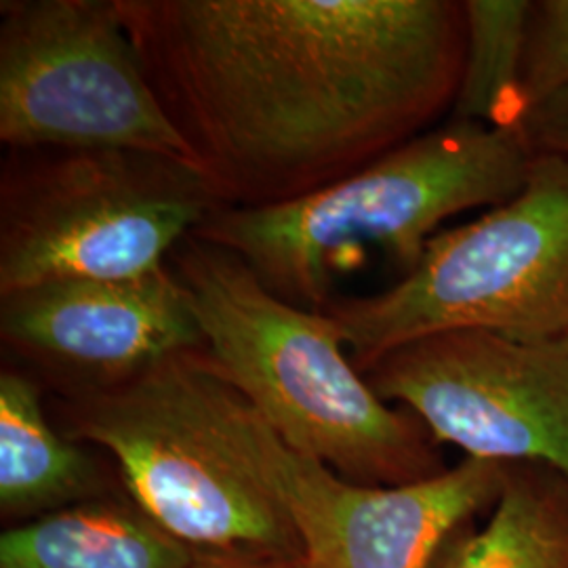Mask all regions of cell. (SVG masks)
I'll list each match as a JSON object with an SVG mask.
<instances>
[{"mask_svg": "<svg viewBox=\"0 0 568 568\" xmlns=\"http://www.w3.org/2000/svg\"><path fill=\"white\" fill-rule=\"evenodd\" d=\"M464 13L466 55L450 119L490 126L520 124L532 2L467 0Z\"/></svg>", "mask_w": 568, "mask_h": 568, "instance_id": "obj_14", "label": "cell"}, {"mask_svg": "<svg viewBox=\"0 0 568 568\" xmlns=\"http://www.w3.org/2000/svg\"><path fill=\"white\" fill-rule=\"evenodd\" d=\"M196 560L131 499L98 497L0 537V568H194Z\"/></svg>", "mask_w": 568, "mask_h": 568, "instance_id": "obj_11", "label": "cell"}, {"mask_svg": "<svg viewBox=\"0 0 568 568\" xmlns=\"http://www.w3.org/2000/svg\"><path fill=\"white\" fill-rule=\"evenodd\" d=\"M185 365L209 422L283 509L304 568H432L506 483L508 466L471 457L398 487L345 480L288 447L206 363L203 347L187 352Z\"/></svg>", "mask_w": 568, "mask_h": 568, "instance_id": "obj_7", "label": "cell"}, {"mask_svg": "<svg viewBox=\"0 0 568 568\" xmlns=\"http://www.w3.org/2000/svg\"><path fill=\"white\" fill-rule=\"evenodd\" d=\"M224 206L305 199L422 135L466 55L453 0H119Z\"/></svg>", "mask_w": 568, "mask_h": 568, "instance_id": "obj_1", "label": "cell"}, {"mask_svg": "<svg viewBox=\"0 0 568 568\" xmlns=\"http://www.w3.org/2000/svg\"><path fill=\"white\" fill-rule=\"evenodd\" d=\"M2 344L79 392L121 386L204 347L187 288L171 265L121 281H58L0 295Z\"/></svg>", "mask_w": 568, "mask_h": 568, "instance_id": "obj_10", "label": "cell"}, {"mask_svg": "<svg viewBox=\"0 0 568 568\" xmlns=\"http://www.w3.org/2000/svg\"><path fill=\"white\" fill-rule=\"evenodd\" d=\"M100 469L77 440L51 426L37 384L0 373V508L39 518L98 499Z\"/></svg>", "mask_w": 568, "mask_h": 568, "instance_id": "obj_12", "label": "cell"}, {"mask_svg": "<svg viewBox=\"0 0 568 568\" xmlns=\"http://www.w3.org/2000/svg\"><path fill=\"white\" fill-rule=\"evenodd\" d=\"M325 312L361 373L387 352L445 331L567 335L568 159L537 154L508 203L438 232L394 286L335 297Z\"/></svg>", "mask_w": 568, "mask_h": 568, "instance_id": "obj_4", "label": "cell"}, {"mask_svg": "<svg viewBox=\"0 0 568 568\" xmlns=\"http://www.w3.org/2000/svg\"><path fill=\"white\" fill-rule=\"evenodd\" d=\"M171 260L206 363L288 447L361 485L398 487L443 471L424 424L375 394L326 312L274 295L239 257L196 236Z\"/></svg>", "mask_w": 568, "mask_h": 568, "instance_id": "obj_3", "label": "cell"}, {"mask_svg": "<svg viewBox=\"0 0 568 568\" xmlns=\"http://www.w3.org/2000/svg\"><path fill=\"white\" fill-rule=\"evenodd\" d=\"M520 129L535 154L568 159V87L532 105Z\"/></svg>", "mask_w": 568, "mask_h": 568, "instance_id": "obj_16", "label": "cell"}, {"mask_svg": "<svg viewBox=\"0 0 568 568\" xmlns=\"http://www.w3.org/2000/svg\"><path fill=\"white\" fill-rule=\"evenodd\" d=\"M185 354L74 394L65 436L108 450L131 501L196 554L300 556L283 509L204 415Z\"/></svg>", "mask_w": 568, "mask_h": 568, "instance_id": "obj_6", "label": "cell"}, {"mask_svg": "<svg viewBox=\"0 0 568 568\" xmlns=\"http://www.w3.org/2000/svg\"><path fill=\"white\" fill-rule=\"evenodd\" d=\"M194 568H304L300 556H209L199 554Z\"/></svg>", "mask_w": 568, "mask_h": 568, "instance_id": "obj_17", "label": "cell"}, {"mask_svg": "<svg viewBox=\"0 0 568 568\" xmlns=\"http://www.w3.org/2000/svg\"><path fill=\"white\" fill-rule=\"evenodd\" d=\"M432 568H568L567 490L508 466L487 525L457 530Z\"/></svg>", "mask_w": 568, "mask_h": 568, "instance_id": "obj_13", "label": "cell"}, {"mask_svg": "<svg viewBox=\"0 0 568 568\" xmlns=\"http://www.w3.org/2000/svg\"><path fill=\"white\" fill-rule=\"evenodd\" d=\"M220 203L190 164L121 150H13L0 173V295L159 272Z\"/></svg>", "mask_w": 568, "mask_h": 568, "instance_id": "obj_5", "label": "cell"}, {"mask_svg": "<svg viewBox=\"0 0 568 568\" xmlns=\"http://www.w3.org/2000/svg\"><path fill=\"white\" fill-rule=\"evenodd\" d=\"M365 379L382 400L405 405L436 443L568 478V333L516 339L445 331L387 352Z\"/></svg>", "mask_w": 568, "mask_h": 568, "instance_id": "obj_9", "label": "cell"}, {"mask_svg": "<svg viewBox=\"0 0 568 568\" xmlns=\"http://www.w3.org/2000/svg\"><path fill=\"white\" fill-rule=\"evenodd\" d=\"M0 142L21 152H140L194 166L119 0L0 2Z\"/></svg>", "mask_w": 568, "mask_h": 568, "instance_id": "obj_8", "label": "cell"}, {"mask_svg": "<svg viewBox=\"0 0 568 568\" xmlns=\"http://www.w3.org/2000/svg\"><path fill=\"white\" fill-rule=\"evenodd\" d=\"M568 87V0L532 2L523 74L525 114Z\"/></svg>", "mask_w": 568, "mask_h": 568, "instance_id": "obj_15", "label": "cell"}, {"mask_svg": "<svg viewBox=\"0 0 568 568\" xmlns=\"http://www.w3.org/2000/svg\"><path fill=\"white\" fill-rule=\"evenodd\" d=\"M535 156L520 124L450 119L300 201L220 206L192 236L239 257L274 295L325 312L335 278L368 248L408 274L447 220L514 199Z\"/></svg>", "mask_w": 568, "mask_h": 568, "instance_id": "obj_2", "label": "cell"}]
</instances>
